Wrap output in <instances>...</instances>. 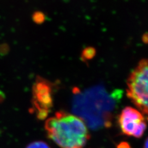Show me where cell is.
<instances>
[{"label":"cell","instance_id":"7a4b0ae2","mask_svg":"<svg viewBox=\"0 0 148 148\" xmlns=\"http://www.w3.org/2000/svg\"><path fill=\"white\" fill-rule=\"evenodd\" d=\"M147 61L143 59L130 73L127 81V95L142 113L147 114Z\"/></svg>","mask_w":148,"mask_h":148},{"label":"cell","instance_id":"8992f818","mask_svg":"<svg viewBox=\"0 0 148 148\" xmlns=\"http://www.w3.org/2000/svg\"><path fill=\"white\" fill-rule=\"evenodd\" d=\"M117 148H132L128 143L122 142L118 145Z\"/></svg>","mask_w":148,"mask_h":148},{"label":"cell","instance_id":"6da1fadb","mask_svg":"<svg viewBox=\"0 0 148 148\" xmlns=\"http://www.w3.org/2000/svg\"><path fill=\"white\" fill-rule=\"evenodd\" d=\"M48 136L61 148H83L90 136L85 122L77 115L63 111L45 122Z\"/></svg>","mask_w":148,"mask_h":148},{"label":"cell","instance_id":"52a82bcc","mask_svg":"<svg viewBox=\"0 0 148 148\" xmlns=\"http://www.w3.org/2000/svg\"><path fill=\"white\" fill-rule=\"evenodd\" d=\"M147 139H146V141H145V148H147Z\"/></svg>","mask_w":148,"mask_h":148},{"label":"cell","instance_id":"277c9868","mask_svg":"<svg viewBox=\"0 0 148 148\" xmlns=\"http://www.w3.org/2000/svg\"><path fill=\"white\" fill-rule=\"evenodd\" d=\"M119 123L122 132L128 136L141 138L146 128L142 113L132 107L124 108L119 117Z\"/></svg>","mask_w":148,"mask_h":148},{"label":"cell","instance_id":"5b68a950","mask_svg":"<svg viewBox=\"0 0 148 148\" xmlns=\"http://www.w3.org/2000/svg\"><path fill=\"white\" fill-rule=\"evenodd\" d=\"M26 148H51V147L43 141H35L28 145Z\"/></svg>","mask_w":148,"mask_h":148},{"label":"cell","instance_id":"3957f363","mask_svg":"<svg viewBox=\"0 0 148 148\" xmlns=\"http://www.w3.org/2000/svg\"><path fill=\"white\" fill-rule=\"evenodd\" d=\"M32 99L37 117L41 120L45 119L53 104L52 88L49 83L42 78L37 79L34 85Z\"/></svg>","mask_w":148,"mask_h":148}]
</instances>
